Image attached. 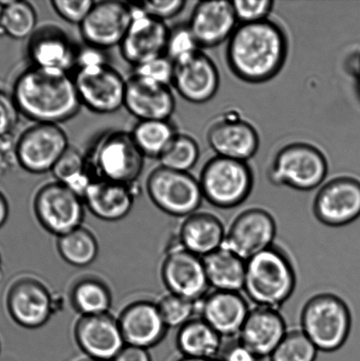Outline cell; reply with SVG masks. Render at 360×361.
Returning a JSON list of instances; mask_svg holds the SVG:
<instances>
[{"instance_id": "obj_1", "label": "cell", "mask_w": 360, "mask_h": 361, "mask_svg": "<svg viewBox=\"0 0 360 361\" xmlns=\"http://www.w3.org/2000/svg\"><path fill=\"white\" fill-rule=\"evenodd\" d=\"M287 54V35L280 25L269 19L239 24L228 41L229 68L247 83L273 80L283 68Z\"/></svg>"}, {"instance_id": "obj_2", "label": "cell", "mask_w": 360, "mask_h": 361, "mask_svg": "<svg viewBox=\"0 0 360 361\" xmlns=\"http://www.w3.org/2000/svg\"><path fill=\"white\" fill-rule=\"evenodd\" d=\"M12 97L20 115L35 123L59 125L82 106L69 73L32 66L18 76Z\"/></svg>"}, {"instance_id": "obj_3", "label": "cell", "mask_w": 360, "mask_h": 361, "mask_svg": "<svg viewBox=\"0 0 360 361\" xmlns=\"http://www.w3.org/2000/svg\"><path fill=\"white\" fill-rule=\"evenodd\" d=\"M296 284L294 264L276 244L246 261L243 291L256 307L278 310L294 295Z\"/></svg>"}, {"instance_id": "obj_4", "label": "cell", "mask_w": 360, "mask_h": 361, "mask_svg": "<svg viewBox=\"0 0 360 361\" xmlns=\"http://www.w3.org/2000/svg\"><path fill=\"white\" fill-rule=\"evenodd\" d=\"M352 324L350 307L333 293H316L303 305L301 330L319 352L333 353L343 348Z\"/></svg>"}, {"instance_id": "obj_5", "label": "cell", "mask_w": 360, "mask_h": 361, "mask_svg": "<svg viewBox=\"0 0 360 361\" xmlns=\"http://www.w3.org/2000/svg\"><path fill=\"white\" fill-rule=\"evenodd\" d=\"M144 157L130 133L112 130L94 145L87 155L88 168L94 179L133 184L143 171Z\"/></svg>"}, {"instance_id": "obj_6", "label": "cell", "mask_w": 360, "mask_h": 361, "mask_svg": "<svg viewBox=\"0 0 360 361\" xmlns=\"http://www.w3.org/2000/svg\"><path fill=\"white\" fill-rule=\"evenodd\" d=\"M329 171L325 155L312 144L294 142L282 147L268 169V180L275 186L299 191L316 189Z\"/></svg>"}, {"instance_id": "obj_7", "label": "cell", "mask_w": 360, "mask_h": 361, "mask_svg": "<svg viewBox=\"0 0 360 361\" xmlns=\"http://www.w3.org/2000/svg\"><path fill=\"white\" fill-rule=\"evenodd\" d=\"M204 200L213 207H239L252 194L254 175L247 161L214 157L204 166L199 179Z\"/></svg>"}, {"instance_id": "obj_8", "label": "cell", "mask_w": 360, "mask_h": 361, "mask_svg": "<svg viewBox=\"0 0 360 361\" xmlns=\"http://www.w3.org/2000/svg\"><path fill=\"white\" fill-rule=\"evenodd\" d=\"M73 81L81 105L97 114H112L125 104L126 80L107 61L77 66Z\"/></svg>"}, {"instance_id": "obj_9", "label": "cell", "mask_w": 360, "mask_h": 361, "mask_svg": "<svg viewBox=\"0 0 360 361\" xmlns=\"http://www.w3.org/2000/svg\"><path fill=\"white\" fill-rule=\"evenodd\" d=\"M148 196L165 214L188 217L197 212L204 200L199 179L189 172L159 167L147 180Z\"/></svg>"}, {"instance_id": "obj_10", "label": "cell", "mask_w": 360, "mask_h": 361, "mask_svg": "<svg viewBox=\"0 0 360 361\" xmlns=\"http://www.w3.org/2000/svg\"><path fill=\"white\" fill-rule=\"evenodd\" d=\"M84 207L82 197L56 180L41 187L34 200L35 214L39 222L58 237L80 228Z\"/></svg>"}, {"instance_id": "obj_11", "label": "cell", "mask_w": 360, "mask_h": 361, "mask_svg": "<svg viewBox=\"0 0 360 361\" xmlns=\"http://www.w3.org/2000/svg\"><path fill=\"white\" fill-rule=\"evenodd\" d=\"M69 147L68 137L58 125L35 123L17 140L18 164L31 174H44Z\"/></svg>"}, {"instance_id": "obj_12", "label": "cell", "mask_w": 360, "mask_h": 361, "mask_svg": "<svg viewBox=\"0 0 360 361\" xmlns=\"http://www.w3.org/2000/svg\"><path fill=\"white\" fill-rule=\"evenodd\" d=\"M276 219L266 209L249 207L235 216L227 228L223 247L249 260L275 244Z\"/></svg>"}, {"instance_id": "obj_13", "label": "cell", "mask_w": 360, "mask_h": 361, "mask_svg": "<svg viewBox=\"0 0 360 361\" xmlns=\"http://www.w3.org/2000/svg\"><path fill=\"white\" fill-rule=\"evenodd\" d=\"M313 214L330 228L354 222L360 217V180L343 176L324 183L314 200Z\"/></svg>"}, {"instance_id": "obj_14", "label": "cell", "mask_w": 360, "mask_h": 361, "mask_svg": "<svg viewBox=\"0 0 360 361\" xmlns=\"http://www.w3.org/2000/svg\"><path fill=\"white\" fill-rule=\"evenodd\" d=\"M133 11L130 2L104 0L94 2L80 30L85 44L105 51L121 44L132 23Z\"/></svg>"}, {"instance_id": "obj_15", "label": "cell", "mask_w": 360, "mask_h": 361, "mask_svg": "<svg viewBox=\"0 0 360 361\" xmlns=\"http://www.w3.org/2000/svg\"><path fill=\"white\" fill-rule=\"evenodd\" d=\"M207 143L216 157L248 161L259 149V133L234 111L223 113L208 127Z\"/></svg>"}, {"instance_id": "obj_16", "label": "cell", "mask_w": 360, "mask_h": 361, "mask_svg": "<svg viewBox=\"0 0 360 361\" xmlns=\"http://www.w3.org/2000/svg\"><path fill=\"white\" fill-rule=\"evenodd\" d=\"M161 277L169 293L192 302H199L209 293L203 257L185 250L178 239L162 264Z\"/></svg>"}, {"instance_id": "obj_17", "label": "cell", "mask_w": 360, "mask_h": 361, "mask_svg": "<svg viewBox=\"0 0 360 361\" xmlns=\"http://www.w3.org/2000/svg\"><path fill=\"white\" fill-rule=\"evenodd\" d=\"M132 23L119 45L123 59L134 67L165 55L169 27L164 21L144 13L135 3Z\"/></svg>"}, {"instance_id": "obj_18", "label": "cell", "mask_w": 360, "mask_h": 361, "mask_svg": "<svg viewBox=\"0 0 360 361\" xmlns=\"http://www.w3.org/2000/svg\"><path fill=\"white\" fill-rule=\"evenodd\" d=\"M6 305L15 323L27 329L42 327L54 311L51 293L33 278H21L11 286Z\"/></svg>"}, {"instance_id": "obj_19", "label": "cell", "mask_w": 360, "mask_h": 361, "mask_svg": "<svg viewBox=\"0 0 360 361\" xmlns=\"http://www.w3.org/2000/svg\"><path fill=\"white\" fill-rule=\"evenodd\" d=\"M74 335L81 351L94 361H112L125 346L118 319L108 313L81 317Z\"/></svg>"}, {"instance_id": "obj_20", "label": "cell", "mask_w": 360, "mask_h": 361, "mask_svg": "<svg viewBox=\"0 0 360 361\" xmlns=\"http://www.w3.org/2000/svg\"><path fill=\"white\" fill-rule=\"evenodd\" d=\"M77 51L69 35L51 24L37 27L27 45L30 66L69 73L77 65Z\"/></svg>"}, {"instance_id": "obj_21", "label": "cell", "mask_w": 360, "mask_h": 361, "mask_svg": "<svg viewBox=\"0 0 360 361\" xmlns=\"http://www.w3.org/2000/svg\"><path fill=\"white\" fill-rule=\"evenodd\" d=\"M220 73L216 65L201 51L196 55L175 63L173 86L185 100L201 104L209 102L220 87Z\"/></svg>"}, {"instance_id": "obj_22", "label": "cell", "mask_w": 360, "mask_h": 361, "mask_svg": "<svg viewBox=\"0 0 360 361\" xmlns=\"http://www.w3.org/2000/svg\"><path fill=\"white\" fill-rule=\"evenodd\" d=\"M175 105L170 87L134 74L126 80L123 107L139 121L170 120Z\"/></svg>"}, {"instance_id": "obj_23", "label": "cell", "mask_w": 360, "mask_h": 361, "mask_svg": "<svg viewBox=\"0 0 360 361\" xmlns=\"http://www.w3.org/2000/svg\"><path fill=\"white\" fill-rule=\"evenodd\" d=\"M231 1H200L192 11L189 27L201 48H211L228 41L237 25Z\"/></svg>"}, {"instance_id": "obj_24", "label": "cell", "mask_w": 360, "mask_h": 361, "mask_svg": "<svg viewBox=\"0 0 360 361\" xmlns=\"http://www.w3.org/2000/svg\"><path fill=\"white\" fill-rule=\"evenodd\" d=\"M200 317L223 338L237 337L250 309L240 292L213 291L197 302Z\"/></svg>"}, {"instance_id": "obj_25", "label": "cell", "mask_w": 360, "mask_h": 361, "mask_svg": "<svg viewBox=\"0 0 360 361\" xmlns=\"http://www.w3.org/2000/svg\"><path fill=\"white\" fill-rule=\"evenodd\" d=\"M118 321L125 345L147 350L164 338L168 329L157 303L148 300L130 303L120 314Z\"/></svg>"}, {"instance_id": "obj_26", "label": "cell", "mask_w": 360, "mask_h": 361, "mask_svg": "<svg viewBox=\"0 0 360 361\" xmlns=\"http://www.w3.org/2000/svg\"><path fill=\"white\" fill-rule=\"evenodd\" d=\"M280 311L266 307L250 310L237 338L259 359L270 357L287 334Z\"/></svg>"}, {"instance_id": "obj_27", "label": "cell", "mask_w": 360, "mask_h": 361, "mask_svg": "<svg viewBox=\"0 0 360 361\" xmlns=\"http://www.w3.org/2000/svg\"><path fill=\"white\" fill-rule=\"evenodd\" d=\"M135 200L133 184L94 179L84 194L85 207L95 217L105 221H118L132 210Z\"/></svg>"}, {"instance_id": "obj_28", "label": "cell", "mask_w": 360, "mask_h": 361, "mask_svg": "<svg viewBox=\"0 0 360 361\" xmlns=\"http://www.w3.org/2000/svg\"><path fill=\"white\" fill-rule=\"evenodd\" d=\"M225 232L223 222L208 212H196L185 218L178 233L180 244L200 257L223 247Z\"/></svg>"}, {"instance_id": "obj_29", "label": "cell", "mask_w": 360, "mask_h": 361, "mask_svg": "<svg viewBox=\"0 0 360 361\" xmlns=\"http://www.w3.org/2000/svg\"><path fill=\"white\" fill-rule=\"evenodd\" d=\"M210 288L218 291L240 292L243 290L246 261L222 247L203 257Z\"/></svg>"}, {"instance_id": "obj_30", "label": "cell", "mask_w": 360, "mask_h": 361, "mask_svg": "<svg viewBox=\"0 0 360 361\" xmlns=\"http://www.w3.org/2000/svg\"><path fill=\"white\" fill-rule=\"evenodd\" d=\"M176 344L183 357L218 359L224 343L223 337L199 317L179 329Z\"/></svg>"}, {"instance_id": "obj_31", "label": "cell", "mask_w": 360, "mask_h": 361, "mask_svg": "<svg viewBox=\"0 0 360 361\" xmlns=\"http://www.w3.org/2000/svg\"><path fill=\"white\" fill-rule=\"evenodd\" d=\"M178 133L170 120H147L137 122L130 135L144 157L159 159Z\"/></svg>"}, {"instance_id": "obj_32", "label": "cell", "mask_w": 360, "mask_h": 361, "mask_svg": "<svg viewBox=\"0 0 360 361\" xmlns=\"http://www.w3.org/2000/svg\"><path fill=\"white\" fill-rule=\"evenodd\" d=\"M51 172L56 182L63 183L82 198L94 179L88 168L87 157L72 147L62 155Z\"/></svg>"}, {"instance_id": "obj_33", "label": "cell", "mask_w": 360, "mask_h": 361, "mask_svg": "<svg viewBox=\"0 0 360 361\" xmlns=\"http://www.w3.org/2000/svg\"><path fill=\"white\" fill-rule=\"evenodd\" d=\"M58 250L63 260L76 267L91 264L97 257L99 245L93 233L80 228L58 237Z\"/></svg>"}, {"instance_id": "obj_34", "label": "cell", "mask_w": 360, "mask_h": 361, "mask_svg": "<svg viewBox=\"0 0 360 361\" xmlns=\"http://www.w3.org/2000/svg\"><path fill=\"white\" fill-rule=\"evenodd\" d=\"M70 300L74 309L82 316H95L108 312L111 306V293L104 283L86 279L73 286Z\"/></svg>"}, {"instance_id": "obj_35", "label": "cell", "mask_w": 360, "mask_h": 361, "mask_svg": "<svg viewBox=\"0 0 360 361\" xmlns=\"http://www.w3.org/2000/svg\"><path fill=\"white\" fill-rule=\"evenodd\" d=\"M37 24V11L30 2L10 0L0 12V30L16 40L30 38Z\"/></svg>"}, {"instance_id": "obj_36", "label": "cell", "mask_w": 360, "mask_h": 361, "mask_svg": "<svg viewBox=\"0 0 360 361\" xmlns=\"http://www.w3.org/2000/svg\"><path fill=\"white\" fill-rule=\"evenodd\" d=\"M199 157L200 149L197 141L192 136L178 133L159 161L161 167L189 172L195 167Z\"/></svg>"}, {"instance_id": "obj_37", "label": "cell", "mask_w": 360, "mask_h": 361, "mask_svg": "<svg viewBox=\"0 0 360 361\" xmlns=\"http://www.w3.org/2000/svg\"><path fill=\"white\" fill-rule=\"evenodd\" d=\"M319 350L302 330L288 331L269 357L271 361H316Z\"/></svg>"}, {"instance_id": "obj_38", "label": "cell", "mask_w": 360, "mask_h": 361, "mask_svg": "<svg viewBox=\"0 0 360 361\" xmlns=\"http://www.w3.org/2000/svg\"><path fill=\"white\" fill-rule=\"evenodd\" d=\"M157 306L168 328H181L193 319L197 310V302L170 293L162 297Z\"/></svg>"}, {"instance_id": "obj_39", "label": "cell", "mask_w": 360, "mask_h": 361, "mask_svg": "<svg viewBox=\"0 0 360 361\" xmlns=\"http://www.w3.org/2000/svg\"><path fill=\"white\" fill-rule=\"evenodd\" d=\"M201 51V47L188 24L169 28L165 55L175 63L185 61Z\"/></svg>"}, {"instance_id": "obj_40", "label": "cell", "mask_w": 360, "mask_h": 361, "mask_svg": "<svg viewBox=\"0 0 360 361\" xmlns=\"http://www.w3.org/2000/svg\"><path fill=\"white\" fill-rule=\"evenodd\" d=\"M175 63L166 55L134 67V75L146 78L154 82L170 87L174 79Z\"/></svg>"}, {"instance_id": "obj_41", "label": "cell", "mask_w": 360, "mask_h": 361, "mask_svg": "<svg viewBox=\"0 0 360 361\" xmlns=\"http://www.w3.org/2000/svg\"><path fill=\"white\" fill-rule=\"evenodd\" d=\"M273 0H236L232 1L236 19L240 24L259 23L268 20L273 9Z\"/></svg>"}, {"instance_id": "obj_42", "label": "cell", "mask_w": 360, "mask_h": 361, "mask_svg": "<svg viewBox=\"0 0 360 361\" xmlns=\"http://www.w3.org/2000/svg\"><path fill=\"white\" fill-rule=\"evenodd\" d=\"M94 4L92 0H53L51 2L52 8L60 18L79 26L86 19Z\"/></svg>"}, {"instance_id": "obj_43", "label": "cell", "mask_w": 360, "mask_h": 361, "mask_svg": "<svg viewBox=\"0 0 360 361\" xmlns=\"http://www.w3.org/2000/svg\"><path fill=\"white\" fill-rule=\"evenodd\" d=\"M137 6L147 16L164 21L171 19L185 9V0H155V1L136 2Z\"/></svg>"}, {"instance_id": "obj_44", "label": "cell", "mask_w": 360, "mask_h": 361, "mask_svg": "<svg viewBox=\"0 0 360 361\" xmlns=\"http://www.w3.org/2000/svg\"><path fill=\"white\" fill-rule=\"evenodd\" d=\"M20 113L12 95L0 90V137L13 135Z\"/></svg>"}, {"instance_id": "obj_45", "label": "cell", "mask_w": 360, "mask_h": 361, "mask_svg": "<svg viewBox=\"0 0 360 361\" xmlns=\"http://www.w3.org/2000/svg\"><path fill=\"white\" fill-rule=\"evenodd\" d=\"M220 361H259L255 353L243 345L237 337L231 339L227 345L222 346L218 355Z\"/></svg>"}, {"instance_id": "obj_46", "label": "cell", "mask_w": 360, "mask_h": 361, "mask_svg": "<svg viewBox=\"0 0 360 361\" xmlns=\"http://www.w3.org/2000/svg\"><path fill=\"white\" fill-rule=\"evenodd\" d=\"M17 140L13 135L0 137V176L12 171L18 164Z\"/></svg>"}, {"instance_id": "obj_47", "label": "cell", "mask_w": 360, "mask_h": 361, "mask_svg": "<svg viewBox=\"0 0 360 361\" xmlns=\"http://www.w3.org/2000/svg\"><path fill=\"white\" fill-rule=\"evenodd\" d=\"M112 361H151L147 349L125 345Z\"/></svg>"}, {"instance_id": "obj_48", "label": "cell", "mask_w": 360, "mask_h": 361, "mask_svg": "<svg viewBox=\"0 0 360 361\" xmlns=\"http://www.w3.org/2000/svg\"><path fill=\"white\" fill-rule=\"evenodd\" d=\"M349 69L358 80V82L360 81V49L354 56L350 59V62L348 63Z\"/></svg>"}, {"instance_id": "obj_49", "label": "cell", "mask_w": 360, "mask_h": 361, "mask_svg": "<svg viewBox=\"0 0 360 361\" xmlns=\"http://www.w3.org/2000/svg\"><path fill=\"white\" fill-rule=\"evenodd\" d=\"M9 215V207L7 203L6 198L4 195L0 192V228H2L3 225L7 221Z\"/></svg>"}, {"instance_id": "obj_50", "label": "cell", "mask_w": 360, "mask_h": 361, "mask_svg": "<svg viewBox=\"0 0 360 361\" xmlns=\"http://www.w3.org/2000/svg\"><path fill=\"white\" fill-rule=\"evenodd\" d=\"M178 361H220L218 359H195L188 358V357H182L181 360Z\"/></svg>"}, {"instance_id": "obj_51", "label": "cell", "mask_w": 360, "mask_h": 361, "mask_svg": "<svg viewBox=\"0 0 360 361\" xmlns=\"http://www.w3.org/2000/svg\"><path fill=\"white\" fill-rule=\"evenodd\" d=\"M0 270H1V255H0Z\"/></svg>"}, {"instance_id": "obj_52", "label": "cell", "mask_w": 360, "mask_h": 361, "mask_svg": "<svg viewBox=\"0 0 360 361\" xmlns=\"http://www.w3.org/2000/svg\"><path fill=\"white\" fill-rule=\"evenodd\" d=\"M358 87H359V94H360V81H359V82H358Z\"/></svg>"}]
</instances>
